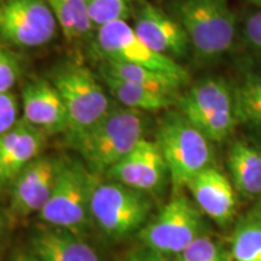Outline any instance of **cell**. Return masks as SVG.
Masks as SVG:
<instances>
[{"label":"cell","mask_w":261,"mask_h":261,"mask_svg":"<svg viewBox=\"0 0 261 261\" xmlns=\"http://www.w3.org/2000/svg\"><path fill=\"white\" fill-rule=\"evenodd\" d=\"M21 76V65L11 51L0 46V93L10 92Z\"/></svg>","instance_id":"obj_26"},{"label":"cell","mask_w":261,"mask_h":261,"mask_svg":"<svg viewBox=\"0 0 261 261\" xmlns=\"http://www.w3.org/2000/svg\"><path fill=\"white\" fill-rule=\"evenodd\" d=\"M18 122V102L11 92L0 93V135Z\"/></svg>","instance_id":"obj_27"},{"label":"cell","mask_w":261,"mask_h":261,"mask_svg":"<svg viewBox=\"0 0 261 261\" xmlns=\"http://www.w3.org/2000/svg\"><path fill=\"white\" fill-rule=\"evenodd\" d=\"M133 14L132 27L149 47L174 61L188 56L191 51L190 41L177 18L146 0L137 2Z\"/></svg>","instance_id":"obj_11"},{"label":"cell","mask_w":261,"mask_h":261,"mask_svg":"<svg viewBox=\"0 0 261 261\" xmlns=\"http://www.w3.org/2000/svg\"><path fill=\"white\" fill-rule=\"evenodd\" d=\"M96 46L103 60L149 68L171 75L184 84L189 80L188 71L177 61L149 47L127 21H116L98 28Z\"/></svg>","instance_id":"obj_9"},{"label":"cell","mask_w":261,"mask_h":261,"mask_svg":"<svg viewBox=\"0 0 261 261\" xmlns=\"http://www.w3.org/2000/svg\"><path fill=\"white\" fill-rule=\"evenodd\" d=\"M68 40L86 38L93 29L87 0H46Z\"/></svg>","instance_id":"obj_22"},{"label":"cell","mask_w":261,"mask_h":261,"mask_svg":"<svg viewBox=\"0 0 261 261\" xmlns=\"http://www.w3.org/2000/svg\"><path fill=\"white\" fill-rule=\"evenodd\" d=\"M145 113L122 106L110 110L92 128L69 143L94 174H107L145 138Z\"/></svg>","instance_id":"obj_1"},{"label":"cell","mask_w":261,"mask_h":261,"mask_svg":"<svg viewBox=\"0 0 261 261\" xmlns=\"http://www.w3.org/2000/svg\"><path fill=\"white\" fill-rule=\"evenodd\" d=\"M166 174L167 166L158 143L144 138L106 175L135 190L150 192L161 187Z\"/></svg>","instance_id":"obj_13"},{"label":"cell","mask_w":261,"mask_h":261,"mask_svg":"<svg viewBox=\"0 0 261 261\" xmlns=\"http://www.w3.org/2000/svg\"><path fill=\"white\" fill-rule=\"evenodd\" d=\"M202 232V218L197 208L184 195L173 197L154 219L140 230L144 247L163 254H180Z\"/></svg>","instance_id":"obj_8"},{"label":"cell","mask_w":261,"mask_h":261,"mask_svg":"<svg viewBox=\"0 0 261 261\" xmlns=\"http://www.w3.org/2000/svg\"><path fill=\"white\" fill-rule=\"evenodd\" d=\"M121 261H167V256L145 247L144 249H139L130 253Z\"/></svg>","instance_id":"obj_29"},{"label":"cell","mask_w":261,"mask_h":261,"mask_svg":"<svg viewBox=\"0 0 261 261\" xmlns=\"http://www.w3.org/2000/svg\"><path fill=\"white\" fill-rule=\"evenodd\" d=\"M98 177L83 163L58 160L56 182L39 218L50 226L83 236L91 218V196Z\"/></svg>","instance_id":"obj_4"},{"label":"cell","mask_w":261,"mask_h":261,"mask_svg":"<svg viewBox=\"0 0 261 261\" xmlns=\"http://www.w3.org/2000/svg\"><path fill=\"white\" fill-rule=\"evenodd\" d=\"M243 34L249 47L261 58V10L248 15L244 21Z\"/></svg>","instance_id":"obj_28"},{"label":"cell","mask_w":261,"mask_h":261,"mask_svg":"<svg viewBox=\"0 0 261 261\" xmlns=\"http://www.w3.org/2000/svg\"><path fill=\"white\" fill-rule=\"evenodd\" d=\"M45 133L23 119L0 135V181L11 182L40 155Z\"/></svg>","instance_id":"obj_16"},{"label":"cell","mask_w":261,"mask_h":261,"mask_svg":"<svg viewBox=\"0 0 261 261\" xmlns=\"http://www.w3.org/2000/svg\"><path fill=\"white\" fill-rule=\"evenodd\" d=\"M3 228H4V220H3L2 213H0V238H2V234H3Z\"/></svg>","instance_id":"obj_31"},{"label":"cell","mask_w":261,"mask_h":261,"mask_svg":"<svg viewBox=\"0 0 261 261\" xmlns=\"http://www.w3.org/2000/svg\"><path fill=\"white\" fill-rule=\"evenodd\" d=\"M57 19L46 0H6L0 3V37L19 47L46 45L56 35Z\"/></svg>","instance_id":"obj_10"},{"label":"cell","mask_w":261,"mask_h":261,"mask_svg":"<svg viewBox=\"0 0 261 261\" xmlns=\"http://www.w3.org/2000/svg\"><path fill=\"white\" fill-rule=\"evenodd\" d=\"M174 18L180 23L197 60H219L232 47L236 17L227 0H177Z\"/></svg>","instance_id":"obj_2"},{"label":"cell","mask_w":261,"mask_h":261,"mask_svg":"<svg viewBox=\"0 0 261 261\" xmlns=\"http://www.w3.org/2000/svg\"><path fill=\"white\" fill-rule=\"evenodd\" d=\"M68 114V143L92 128L109 112L110 102L103 85L85 65L64 63L51 75Z\"/></svg>","instance_id":"obj_5"},{"label":"cell","mask_w":261,"mask_h":261,"mask_svg":"<svg viewBox=\"0 0 261 261\" xmlns=\"http://www.w3.org/2000/svg\"><path fill=\"white\" fill-rule=\"evenodd\" d=\"M230 255L213 238L201 234L177 255L178 261H231Z\"/></svg>","instance_id":"obj_25"},{"label":"cell","mask_w":261,"mask_h":261,"mask_svg":"<svg viewBox=\"0 0 261 261\" xmlns=\"http://www.w3.org/2000/svg\"><path fill=\"white\" fill-rule=\"evenodd\" d=\"M180 113L211 142L226 140L237 125L232 87L219 77L195 84L178 99Z\"/></svg>","instance_id":"obj_7"},{"label":"cell","mask_w":261,"mask_h":261,"mask_svg":"<svg viewBox=\"0 0 261 261\" xmlns=\"http://www.w3.org/2000/svg\"><path fill=\"white\" fill-rule=\"evenodd\" d=\"M227 166L234 188L247 197L261 194V151L243 140L232 143Z\"/></svg>","instance_id":"obj_19"},{"label":"cell","mask_w":261,"mask_h":261,"mask_svg":"<svg viewBox=\"0 0 261 261\" xmlns=\"http://www.w3.org/2000/svg\"><path fill=\"white\" fill-rule=\"evenodd\" d=\"M156 143L175 190L187 188L213 160L211 140L180 113H168L160 122Z\"/></svg>","instance_id":"obj_3"},{"label":"cell","mask_w":261,"mask_h":261,"mask_svg":"<svg viewBox=\"0 0 261 261\" xmlns=\"http://www.w3.org/2000/svg\"><path fill=\"white\" fill-rule=\"evenodd\" d=\"M237 122L261 137V71H247L232 87Z\"/></svg>","instance_id":"obj_20"},{"label":"cell","mask_w":261,"mask_h":261,"mask_svg":"<svg viewBox=\"0 0 261 261\" xmlns=\"http://www.w3.org/2000/svg\"><path fill=\"white\" fill-rule=\"evenodd\" d=\"M58 160L38 158L11 181L10 208L16 217L40 213L56 182Z\"/></svg>","instance_id":"obj_12"},{"label":"cell","mask_w":261,"mask_h":261,"mask_svg":"<svg viewBox=\"0 0 261 261\" xmlns=\"http://www.w3.org/2000/svg\"><path fill=\"white\" fill-rule=\"evenodd\" d=\"M12 261H40V260H38L37 257H34L33 255H19V256H16Z\"/></svg>","instance_id":"obj_30"},{"label":"cell","mask_w":261,"mask_h":261,"mask_svg":"<svg viewBox=\"0 0 261 261\" xmlns=\"http://www.w3.org/2000/svg\"><path fill=\"white\" fill-rule=\"evenodd\" d=\"M3 2H6V0H0V3H3Z\"/></svg>","instance_id":"obj_35"},{"label":"cell","mask_w":261,"mask_h":261,"mask_svg":"<svg viewBox=\"0 0 261 261\" xmlns=\"http://www.w3.org/2000/svg\"><path fill=\"white\" fill-rule=\"evenodd\" d=\"M257 223H259L260 226H261V202H260V205H259V213H257Z\"/></svg>","instance_id":"obj_33"},{"label":"cell","mask_w":261,"mask_h":261,"mask_svg":"<svg viewBox=\"0 0 261 261\" xmlns=\"http://www.w3.org/2000/svg\"><path fill=\"white\" fill-rule=\"evenodd\" d=\"M2 185H3V182H2V181H0V188H2Z\"/></svg>","instance_id":"obj_34"},{"label":"cell","mask_w":261,"mask_h":261,"mask_svg":"<svg viewBox=\"0 0 261 261\" xmlns=\"http://www.w3.org/2000/svg\"><path fill=\"white\" fill-rule=\"evenodd\" d=\"M23 120L45 135L67 133L68 114L60 92L51 80L34 79L22 90Z\"/></svg>","instance_id":"obj_14"},{"label":"cell","mask_w":261,"mask_h":261,"mask_svg":"<svg viewBox=\"0 0 261 261\" xmlns=\"http://www.w3.org/2000/svg\"><path fill=\"white\" fill-rule=\"evenodd\" d=\"M231 255L234 261H261V226L257 220L250 219L238 225Z\"/></svg>","instance_id":"obj_23"},{"label":"cell","mask_w":261,"mask_h":261,"mask_svg":"<svg viewBox=\"0 0 261 261\" xmlns=\"http://www.w3.org/2000/svg\"><path fill=\"white\" fill-rule=\"evenodd\" d=\"M136 0H87L93 28L116 21H126L135 10Z\"/></svg>","instance_id":"obj_24"},{"label":"cell","mask_w":261,"mask_h":261,"mask_svg":"<svg viewBox=\"0 0 261 261\" xmlns=\"http://www.w3.org/2000/svg\"><path fill=\"white\" fill-rule=\"evenodd\" d=\"M151 204L144 192L115 180L97 178L91 196V218L107 236L125 238L142 230Z\"/></svg>","instance_id":"obj_6"},{"label":"cell","mask_w":261,"mask_h":261,"mask_svg":"<svg viewBox=\"0 0 261 261\" xmlns=\"http://www.w3.org/2000/svg\"><path fill=\"white\" fill-rule=\"evenodd\" d=\"M200 210L218 225H226L236 214L237 200L233 185L217 168L207 167L188 187Z\"/></svg>","instance_id":"obj_15"},{"label":"cell","mask_w":261,"mask_h":261,"mask_svg":"<svg viewBox=\"0 0 261 261\" xmlns=\"http://www.w3.org/2000/svg\"><path fill=\"white\" fill-rule=\"evenodd\" d=\"M32 255L40 261H99L80 234L47 225L31 240Z\"/></svg>","instance_id":"obj_17"},{"label":"cell","mask_w":261,"mask_h":261,"mask_svg":"<svg viewBox=\"0 0 261 261\" xmlns=\"http://www.w3.org/2000/svg\"><path fill=\"white\" fill-rule=\"evenodd\" d=\"M100 77L108 91L120 106L140 113H158L167 109L175 102V94L150 90L139 85L127 83L113 75L100 71Z\"/></svg>","instance_id":"obj_18"},{"label":"cell","mask_w":261,"mask_h":261,"mask_svg":"<svg viewBox=\"0 0 261 261\" xmlns=\"http://www.w3.org/2000/svg\"><path fill=\"white\" fill-rule=\"evenodd\" d=\"M100 71L113 75L117 79L127 81V83L139 85V86L160 91V92L175 94V96H177L178 90L184 85V83L171 75L160 73V71L145 67L126 64L115 61L103 60L100 64Z\"/></svg>","instance_id":"obj_21"},{"label":"cell","mask_w":261,"mask_h":261,"mask_svg":"<svg viewBox=\"0 0 261 261\" xmlns=\"http://www.w3.org/2000/svg\"><path fill=\"white\" fill-rule=\"evenodd\" d=\"M249 3H252V4L259 6V8H261V0H248Z\"/></svg>","instance_id":"obj_32"}]
</instances>
